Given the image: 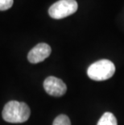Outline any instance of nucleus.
Masks as SVG:
<instances>
[{
    "mask_svg": "<svg viewBox=\"0 0 124 125\" xmlns=\"http://www.w3.org/2000/svg\"><path fill=\"white\" fill-rule=\"evenodd\" d=\"M31 111L25 103L10 101L4 106L2 118L5 121L12 124L24 123L30 117Z\"/></svg>",
    "mask_w": 124,
    "mask_h": 125,
    "instance_id": "obj_1",
    "label": "nucleus"
},
{
    "mask_svg": "<svg viewBox=\"0 0 124 125\" xmlns=\"http://www.w3.org/2000/svg\"><path fill=\"white\" fill-rule=\"evenodd\" d=\"M115 66L109 60L103 59L93 63L87 70L89 78L94 81H105L114 74Z\"/></svg>",
    "mask_w": 124,
    "mask_h": 125,
    "instance_id": "obj_2",
    "label": "nucleus"
},
{
    "mask_svg": "<svg viewBox=\"0 0 124 125\" xmlns=\"http://www.w3.org/2000/svg\"><path fill=\"white\" fill-rule=\"evenodd\" d=\"M78 8L76 0H59L50 7L48 14L52 19L60 20L73 15Z\"/></svg>",
    "mask_w": 124,
    "mask_h": 125,
    "instance_id": "obj_3",
    "label": "nucleus"
},
{
    "mask_svg": "<svg viewBox=\"0 0 124 125\" xmlns=\"http://www.w3.org/2000/svg\"><path fill=\"white\" fill-rule=\"evenodd\" d=\"M44 88L49 95L60 97L66 93L67 86L61 79L50 76L44 82Z\"/></svg>",
    "mask_w": 124,
    "mask_h": 125,
    "instance_id": "obj_4",
    "label": "nucleus"
},
{
    "mask_svg": "<svg viewBox=\"0 0 124 125\" xmlns=\"http://www.w3.org/2000/svg\"><path fill=\"white\" fill-rule=\"evenodd\" d=\"M51 47L46 43H39L28 52V59L31 63L42 62L51 54Z\"/></svg>",
    "mask_w": 124,
    "mask_h": 125,
    "instance_id": "obj_5",
    "label": "nucleus"
},
{
    "mask_svg": "<svg viewBox=\"0 0 124 125\" xmlns=\"http://www.w3.org/2000/svg\"><path fill=\"white\" fill-rule=\"evenodd\" d=\"M97 125H118V123L114 114L105 112L100 118Z\"/></svg>",
    "mask_w": 124,
    "mask_h": 125,
    "instance_id": "obj_6",
    "label": "nucleus"
},
{
    "mask_svg": "<svg viewBox=\"0 0 124 125\" xmlns=\"http://www.w3.org/2000/svg\"><path fill=\"white\" fill-rule=\"evenodd\" d=\"M52 125H71V122L67 115H60L54 119Z\"/></svg>",
    "mask_w": 124,
    "mask_h": 125,
    "instance_id": "obj_7",
    "label": "nucleus"
},
{
    "mask_svg": "<svg viewBox=\"0 0 124 125\" xmlns=\"http://www.w3.org/2000/svg\"><path fill=\"white\" fill-rule=\"evenodd\" d=\"M14 0H0V10H6L13 6Z\"/></svg>",
    "mask_w": 124,
    "mask_h": 125,
    "instance_id": "obj_8",
    "label": "nucleus"
}]
</instances>
